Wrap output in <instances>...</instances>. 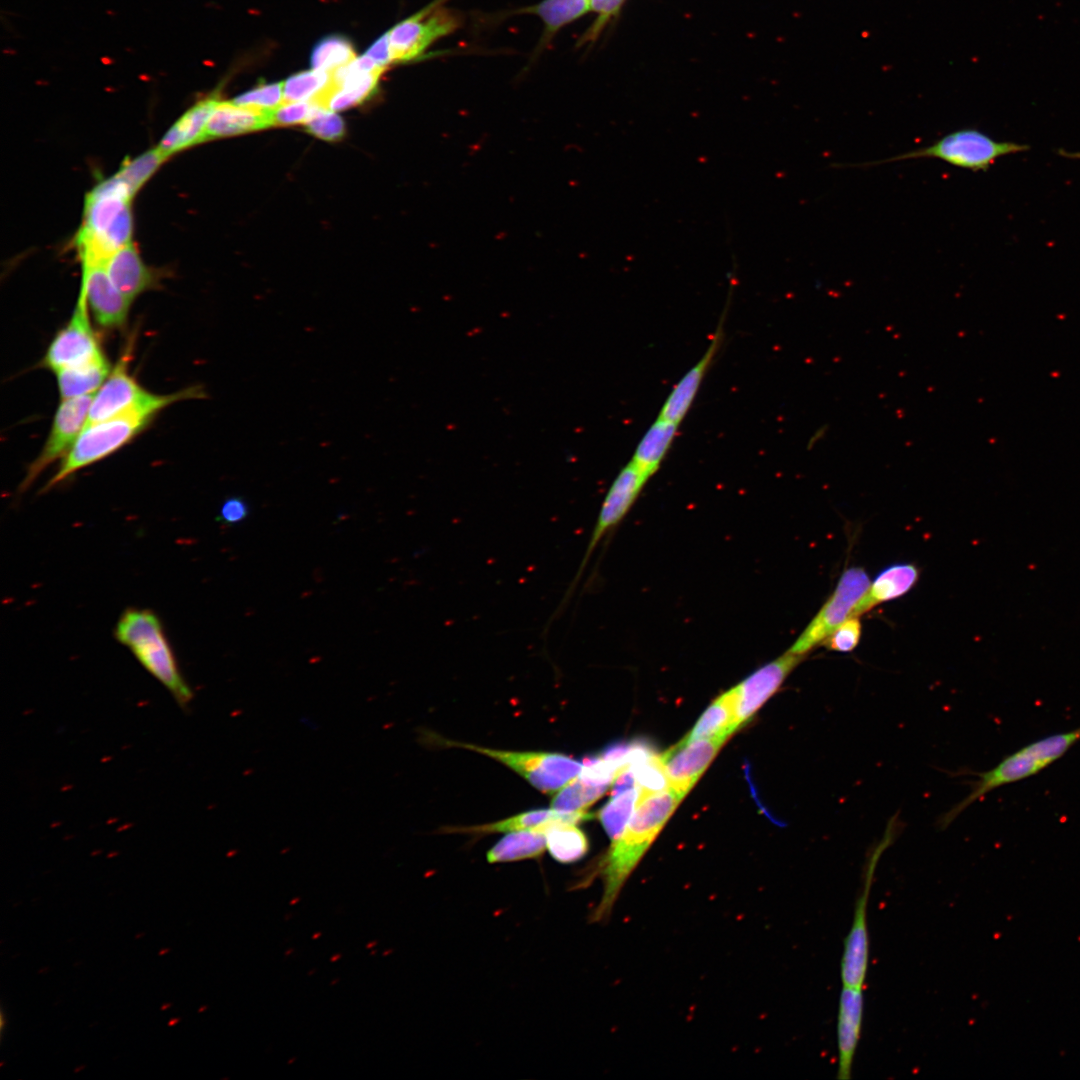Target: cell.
<instances>
[{
	"mask_svg": "<svg viewBox=\"0 0 1080 1080\" xmlns=\"http://www.w3.org/2000/svg\"><path fill=\"white\" fill-rule=\"evenodd\" d=\"M721 321L701 359L680 379L666 398L658 417L680 424L701 386L723 337Z\"/></svg>",
	"mask_w": 1080,
	"mask_h": 1080,
	"instance_id": "7402d4cb",
	"label": "cell"
},
{
	"mask_svg": "<svg viewBox=\"0 0 1080 1080\" xmlns=\"http://www.w3.org/2000/svg\"><path fill=\"white\" fill-rule=\"evenodd\" d=\"M828 427L829 426L827 424H824L823 426L818 428V430L814 433V435L809 440V447L810 448H812L815 444H817L820 440H822L826 436V434L828 433Z\"/></svg>",
	"mask_w": 1080,
	"mask_h": 1080,
	"instance_id": "ee69618b",
	"label": "cell"
},
{
	"mask_svg": "<svg viewBox=\"0 0 1080 1080\" xmlns=\"http://www.w3.org/2000/svg\"><path fill=\"white\" fill-rule=\"evenodd\" d=\"M248 514L249 506L246 500L240 496H231L222 503L217 519L224 525H234L245 520Z\"/></svg>",
	"mask_w": 1080,
	"mask_h": 1080,
	"instance_id": "b9f144b4",
	"label": "cell"
},
{
	"mask_svg": "<svg viewBox=\"0 0 1080 1080\" xmlns=\"http://www.w3.org/2000/svg\"><path fill=\"white\" fill-rule=\"evenodd\" d=\"M217 95L208 96L182 114L167 130L157 148L166 157L203 143L209 118L219 103Z\"/></svg>",
	"mask_w": 1080,
	"mask_h": 1080,
	"instance_id": "44dd1931",
	"label": "cell"
},
{
	"mask_svg": "<svg viewBox=\"0 0 1080 1080\" xmlns=\"http://www.w3.org/2000/svg\"><path fill=\"white\" fill-rule=\"evenodd\" d=\"M1080 741V726L1039 738L1003 758L995 767L978 774L970 793L940 820L946 828L961 812L989 792L1029 778L1064 756Z\"/></svg>",
	"mask_w": 1080,
	"mask_h": 1080,
	"instance_id": "277c9868",
	"label": "cell"
},
{
	"mask_svg": "<svg viewBox=\"0 0 1080 1080\" xmlns=\"http://www.w3.org/2000/svg\"><path fill=\"white\" fill-rule=\"evenodd\" d=\"M863 1013V988L842 986L837 1016V1078L841 1080L851 1077L862 1029Z\"/></svg>",
	"mask_w": 1080,
	"mask_h": 1080,
	"instance_id": "ac0fdd59",
	"label": "cell"
},
{
	"mask_svg": "<svg viewBox=\"0 0 1080 1080\" xmlns=\"http://www.w3.org/2000/svg\"><path fill=\"white\" fill-rule=\"evenodd\" d=\"M627 0H590V11L596 14L591 25L579 39V45L595 42L603 30L620 14Z\"/></svg>",
	"mask_w": 1080,
	"mask_h": 1080,
	"instance_id": "8d00e7d4",
	"label": "cell"
},
{
	"mask_svg": "<svg viewBox=\"0 0 1080 1080\" xmlns=\"http://www.w3.org/2000/svg\"><path fill=\"white\" fill-rule=\"evenodd\" d=\"M608 787L588 784L577 776L557 791L551 801V808L562 812L586 811Z\"/></svg>",
	"mask_w": 1080,
	"mask_h": 1080,
	"instance_id": "4dcf8cb0",
	"label": "cell"
},
{
	"mask_svg": "<svg viewBox=\"0 0 1080 1080\" xmlns=\"http://www.w3.org/2000/svg\"><path fill=\"white\" fill-rule=\"evenodd\" d=\"M638 797L636 804L644 799L670 789L668 778L660 755H652L648 759L632 766Z\"/></svg>",
	"mask_w": 1080,
	"mask_h": 1080,
	"instance_id": "e575fe53",
	"label": "cell"
},
{
	"mask_svg": "<svg viewBox=\"0 0 1080 1080\" xmlns=\"http://www.w3.org/2000/svg\"><path fill=\"white\" fill-rule=\"evenodd\" d=\"M93 394L64 399L55 413L48 438L38 455L29 465L19 491H26L39 475L54 461L64 458L84 429Z\"/></svg>",
	"mask_w": 1080,
	"mask_h": 1080,
	"instance_id": "4fadbf2b",
	"label": "cell"
},
{
	"mask_svg": "<svg viewBox=\"0 0 1080 1080\" xmlns=\"http://www.w3.org/2000/svg\"><path fill=\"white\" fill-rule=\"evenodd\" d=\"M110 372V364L105 354L87 363L56 371L62 400L93 394L101 387Z\"/></svg>",
	"mask_w": 1080,
	"mask_h": 1080,
	"instance_id": "4316f807",
	"label": "cell"
},
{
	"mask_svg": "<svg viewBox=\"0 0 1080 1080\" xmlns=\"http://www.w3.org/2000/svg\"><path fill=\"white\" fill-rule=\"evenodd\" d=\"M728 738L717 735L686 744L677 743L661 754L670 788L683 798Z\"/></svg>",
	"mask_w": 1080,
	"mask_h": 1080,
	"instance_id": "9a60e30c",
	"label": "cell"
},
{
	"mask_svg": "<svg viewBox=\"0 0 1080 1080\" xmlns=\"http://www.w3.org/2000/svg\"><path fill=\"white\" fill-rule=\"evenodd\" d=\"M178 1021H179V1019L174 1018L169 1022V1025H171V1026L175 1025L176 1023H178Z\"/></svg>",
	"mask_w": 1080,
	"mask_h": 1080,
	"instance_id": "f6af8a7d",
	"label": "cell"
},
{
	"mask_svg": "<svg viewBox=\"0 0 1080 1080\" xmlns=\"http://www.w3.org/2000/svg\"><path fill=\"white\" fill-rule=\"evenodd\" d=\"M886 845L881 844L874 851L868 864L864 886L858 897L852 924L844 941L840 970L842 986L863 988L869 963V935L867 926V906L874 870Z\"/></svg>",
	"mask_w": 1080,
	"mask_h": 1080,
	"instance_id": "5bb4252c",
	"label": "cell"
},
{
	"mask_svg": "<svg viewBox=\"0 0 1080 1080\" xmlns=\"http://www.w3.org/2000/svg\"><path fill=\"white\" fill-rule=\"evenodd\" d=\"M590 11V0H541L519 9L518 13L533 14L540 18L544 30L539 48L547 45L564 26L576 21Z\"/></svg>",
	"mask_w": 1080,
	"mask_h": 1080,
	"instance_id": "83f0119b",
	"label": "cell"
},
{
	"mask_svg": "<svg viewBox=\"0 0 1080 1080\" xmlns=\"http://www.w3.org/2000/svg\"><path fill=\"white\" fill-rule=\"evenodd\" d=\"M80 290L100 326L119 329L126 325L132 302L115 287L104 264H82Z\"/></svg>",
	"mask_w": 1080,
	"mask_h": 1080,
	"instance_id": "2e32d148",
	"label": "cell"
},
{
	"mask_svg": "<svg viewBox=\"0 0 1080 1080\" xmlns=\"http://www.w3.org/2000/svg\"><path fill=\"white\" fill-rule=\"evenodd\" d=\"M443 744L465 748L509 767L545 794H554L576 778L583 764L560 753L508 751L445 740Z\"/></svg>",
	"mask_w": 1080,
	"mask_h": 1080,
	"instance_id": "ba28073f",
	"label": "cell"
},
{
	"mask_svg": "<svg viewBox=\"0 0 1080 1080\" xmlns=\"http://www.w3.org/2000/svg\"><path fill=\"white\" fill-rule=\"evenodd\" d=\"M678 427L679 424L658 417L641 438L630 461L651 477L669 451Z\"/></svg>",
	"mask_w": 1080,
	"mask_h": 1080,
	"instance_id": "484cf974",
	"label": "cell"
},
{
	"mask_svg": "<svg viewBox=\"0 0 1080 1080\" xmlns=\"http://www.w3.org/2000/svg\"><path fill=\"white\" fill-rule=\"evenodd\" d=\"M805 656L788 650L778 658L766 663L742 682L738 690L737 715L740 726L780 688L788 675L804 660Z\"/></svg>",
	"mask_w": 1080,
	"mask_h": 1080,
	"instance_id": "e0dca14e",
	"label": "cell"
},
{
	"mask_svg": "<svg viewBox=\"0 0 1080 1080\" xmlns=\"http://www.w3.org/2000/svg\"><path fill=\"white\" fill-rule=\"evenodd\" d=\"M154 408H135L87 425L62 459L57 472L42 488L47 492L80 469L120 449L136 437L159 413Z\"/></svg>",
	"mask_w": 1080,
	"mask_h": 1080,
	"instance_id": "5b68a950",
	"label": "cell"
},
{
	"mask_svg": "<svg viewBox=\"0 0 1080 1080\" xmlns=\"http://www.w3.org/2000/svg\"><path fill=\"white\" fill-rule=\"evenodd\" d=\"M305 126L310 134L328 141L341 139L345 131L342 118L334 111L320 106L305 123Z\"/></svg>",
	"mask_w": 1080,
	"mask_h": 1080,
	"instance_id": "74e56055",
	"label": "cell"
},
{
	"mask_svg": "<svg viewBox=\"0 0 1080 1080\" xmlns=\"http://www.w3.org/2000/svg\"><path fill=\"white\" fill-rule=\"evenodd\" d=\"M131 344L127 345V350L93 396L85 426L131 409L150 407L161 411L177 401L201 397L202 391L198 386L163 395L145 390L128 371Z\"/></svg>",
	"mask_w": 1080,
	"mask_h": 1080,
	"instance_id": "52a82bcc",
	"label": "cell"
},
{
	"mask_svg": "<svg viewBox=\"0 0 1080 1080\" xmlns=\"http://www.w3.org/2000/svg\"><path fill=\"white\" fill-rule=\"evenodd\" d=\"M870 584L869 576L862 567L846 569L833 593L788 651L806 656L816 646L821 645L840 624L854 617L856 606L868 591Z\"/></svg>",
	"mask_w": 1080,
	"mask_h": 1080,
	"instance_id": "30bf717a",
	"label": "cell"
},
{
	"mask_svg": "<svg viewBox=\"0 0 1080 1080\" xmlns=\"http://www.w3.org/2000/svg\"><path fill=\"white\" fill-rule=\"evenodd\" d=\"M88 303L80 290L73 315L60 329L41 360V366L54 373L87 363L104 354L88 315Z\"/></svg>",
	"mask_w": 1080,
	"mask_h": 1080,
	"instance_id": "7c38bea8",
	"label": "cell"
},
{
	"mask_svg": "<svg viewBox=\"0 0 1080 1080\" xmlns=\"http://www.w3.org/2000/svg\"><path fill=\"white\" fill-rule=\"evenodd\" d=\"M330 72L315 70L300 72L283 82V102L311 101L329 83Z\"/></svg>",
	"mask_w": 1080,
	"mask_h": 1080,
	"instance_id": "d590c367",
	"label": "cell"
},
{
	"mask_svg": "<svg viewBox=\"0 0 1080 1080\" xmlns=\"http://www.w3.org/2000/svg\"><path fill=\"white\" fill-rule=\"evenodd\" d=\"M104 265L115 287L130 302L159 286V272L144 263L133 242L115 251Z\"/></svg>",
	"mask_w": 1080,
	"mask_h": 1080,
	"instance_id": "d6986e66",
	"label": "cell"
},
{
	"mask_svg": "<svg viewBox=\"0 0 1080 1080\" xmlns=\"http://www.w3.org/2000/svg\"><path fill=\"white\" fill-rule=\"evenodd\" d=\"M737 707L738 690L734 686L713 701L693 729L679 743L686 744L717 735L730 737L740 727Z\"/></svg>",
	"mask_w": 1080,
	"mask_h": 1080,
	"instance_id": "d4e9b609",
	"label": "cell"
},
{
	"mask_svg": "<svg viewBox=\"0 0 1080 1080\" xmlns=\"http://www.w3.org/2000/svg\"><path fill=\"white\" fill-rule=\"evenodd\" d=\"M544 833L549 853L562 864L582 859L589 850V841L576 824L556 823L546 828Z\"/></svg>",
	"mask_w": 1080,
	"mask_h": 1080,
	"instance_id": "f546056e",
	"label": "cell"
},
{
	"mask_svg": "<svg viewBox=\"0 0 1080 1080\" xmlns=\"http://www.w3.org/2000/svg\"><path fill=\"white\" fill-rule=\"evenodd\" d=\"M637 794L633 788L624 791L614 796L599 811L598 817L612 842L621 836L630 820Z\"/></svg>",
	"mask_w": 1080,
	"mask_h": 1080,
	"instance_id": "836d02e7",
	"label": "cell"
},
{
	"mask_svg": "<svg viewBox=\"0 0 1080 1080\" xmlns=\"http://www.w3.org/2000/svg\"><path fill=\"white\" fill-rule=\"evenodd\" d=\"M134 196L114 175L86 194L82 225L75 242L81 264L103 263L132 242Z\"/></svg>",
	"mask_w": 1080,
	"mask_h": 1080,
	"instance_id": "7a4b0ae2",
	"label": "cell"
},
{
	"mask_svg": "<svg viewBox=\"0 0 1080 1080\" xmlns=\"http://www.w3.org/2000/svg\"><path fill=\"white\" fill-rule=\"evenodd\" d=\"M862 625L858 617H850L829 634L821 645L836 652H851L861 638Z\"/></svg>",
	"mask_w": 1080,
	"mask_h": 1080,
	"instance_id": "ab89813d",
	"label": "cell"
},
{
	"mask_svg": "<svg viewBox=\"0 0 1080 1080\" xmlns=\"http://www.w3.org/2000/svg\"><path fill=\"white\" fill-rule=\"evenodd\" d=\"M167 158L157 147L126 160L114 176L134 196Z\"/></svg>",
	"mask_w": 1080,
	"mask_h": 1080,
	"instance_id": "1f68e13d",
	"label": "cell"
},
{
	"mask_svg": "<svg viewBox=\"0 0 1080 1080\" xmlns=\"http://www.w3.org/2000/svg\"><path fill=\"white\" fill-rule=\"evenodd\" d=\"M1026 144L996 141L975 128H962L944 135L932 144L896 156L854 164L855 167L875 165L918 158H936L952 166L973 172L987 171L1002 156L1029 150Z\"/></svg>",
	"mask_w": 1080,
	"mask_h": 1080,
	"instance_id": "8992f818",
	"label": "cell"
},
{
	"mask_svg": "<svg viewBox=\"0 0 1080 1080\" xmlns=\"http://www.w3.org/2000/svg\"><path fill=\"white\" fill-rule=\"evenodd\" d=\"M460 24L455 11L440 7L437 2L404 19L387 32L393 63L417 59Z\"/></svg>",
	"mask_w": 1080,
	"mask_h": 1080,
	"instance_id": "8fae6325",
	"label": "cell"
},
{
	"mask_svg": "<svg viewBox=\"0 0 1080 1080\" xmlns=\"http://www.w3.org/2000/svg\"><path fill=\"white\" fill-rule=\"evenodd\" d=\"M232 101L242 106L274 110L284 101L283 82L262 84L237 96Z\"/></svg>",
	"mask_w": 1080,
	"mask_h": 1080,
	"instance_id": "f35d334b",
	"label": "cell"
},
{
	"mask_svg": "<svg viewBox=\"0 0 1080 1080\" xmlns=\"http://www.w3.org/2000/svg\"><path fill=\"white\" fill-rule=\"evenodd\" d=\"M649 478V475L631 461L620 470L603 499L578 570L565 591L560 605L552 614L551 620L557 617L568 604L599 542L627 515Z\"/></svg>",
	"mask_w": 1080,
	"mask_h": 1080,
	"instance_id": "9c48e42d",
	"label": "cell"
},
{
	"mask_svg": "<svg viewBox=\"0 0 1080 1080\" xmlns=\"http://www.w3.org/2000/svg\"><path fill=\"white\" fill-rule=\"evenodd\" d=\"M318 106L313 101L283 102L272 111L273 126L305 124Z\"/></svg>",
	"mask_w": 1080,
	"mask_h": 1080,
	"instance_id": "60d3db41",
	"label": "cell"
},
{
	"mask_svg": "<svg viewBox=\"0 0 1080 1080\" xmlns=\"http://www.w3.org/2000/svg\"><path fill=\"white\" fill-rule=\"evenodd\" d=\"M547 849L545 833L537 830L509 832L486 855L490 864L534 859Z\"/></svg>",
	"mask_w": 1080,
	"mask_h": 1080,
	"instance_id": "f1b7e54d",
	"label": "cell"
},
{
	"mask_svg": "<svg viewBox=\"0 0 1080 1080\" xmlns=\"http://www.w3.org/2000/svg\"><path fill=\"white\" fill-rule=\"evenodd\" d=\"M593 817L586 811L562 812L551 809H538L520 813L518 815L483 825L463 828V831L473 833L513 832L519 830H544L556 823L578 824Z\"/></svg>",
	"mask_w": 1080,
	"mask_h": 1080,
	"instance_id": "cb8c5ba5",
	"label": "cell"
},
{
	"mask_svg": "<svg viewBox=\"0 0 1080 1080\" xmlns=\"http://www.w3.org/2000/svg\"><path fill=\"white\" fill-rule=\"evenodd\" d=\"M681 799L670 788L637 803L623 833L612 842L597 868L591 871L589 877L575 885L576 888L584 887L585 883L595 876L602 880L603 892L591 912V922L601 923L609 918L629 875Z\"/></svg>",
	"mask_w": 1080,
	"mask_h": 1080,
	"instance_id": "6da1fadb",
	"label": "cell"
},
{
	"mask_svg": "<svg viewBox=\"0 0 1080 1080\" xmlns=\"http://www.w3.org/2000/svg\"><path fill=\"white\" fill-rule=\"evenodd\" d=\"M919 579V569L910 563H899L883 569L872 581L868 591L856 606L859 617L876 605L899 598L909 592Z\"/></svg>",
	"mask_w": 1080,
	"mask_h": 1080,
	"instance_id": "603a6c76",
	"label": "cell"
},
{
	"mask_svg": "<svg viewBox=\"0 0 1080 1080\" xmlns=\"http://www.w3.org/2000/svg\"><path fill=\"white\" fill-rule=\"evenodd\" d=\"M272 111L219 101L206 126L204 140L235 136L273 126Z\"/></svg>",
	"mask_w": 1080,
	"mask_h": 1080,
	"instance_id": "ffe728a7",
	"label": "cell"
},
{
	"mask_svg": "<svg viewBox=\"0 0 1080 1080\" xmlns=\"http://www.w3.org/2000/svg\"><path fill=\"white\" fill-rule=\"evenodd\" d=\"M114 636L179 705L185 707L190 703L193 692L181 675L162 623L152 610L127 608L116 624Z\"/></svg>",
	"mask_w": 1080,
	"mask_h": 1080,
	"instance_id": "3957f363",
	"label": "cell"
},
{
	"mask_svg": "<svg viewBox=\"0 0 1080 1080\" xmlns=\"http://www.w3.org/2000/svg\"><path fill=\"white\" fill-rule=\"evenodd\" d=\"M370 57L379 67L386 68L392 64V57L390 51V45L388 40V34L382 35L378 38L365 53Z\"/></svg>",
	"mask_w": 1080,
	"mask_h": 1080,
	"instance_id": "7bdbcfd3",
	"label": "cell"
},
{
	"mask_svg": "<svg viewBox=\"0 0 1080 1080\" xmlns=\"http://www.w3.org/2000/svg\"><path fill=\"white\" fill-rule=\"evenodd\" d=\"M356 58L352 44L340 36H329L314 47L311 55L312 68L331 72Z\"/></svg>",
	"mask_w": 1080,
	"mask_h": 1080,
	"instance_id": "d6a6232c",
	"label": "cell"
}]
</instances>
